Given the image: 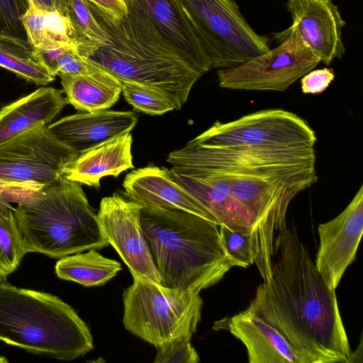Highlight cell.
Instances as JSON below:
<instances>
[{"instance_id":"6da1fadb","label":"cell","mask_w":363,"mask_h":363,"mask_svg":"<svg viewBox=\"0 0 363 363\" xmlns=\"http://www.w3.org/2000/svg\"><path fill=\"white\" fill-rule=\"evenodd\" d=\"M167 161L172 167L211 169L225 179L251 218L254 263L269 281L276 233L286 223L289 203L318 181L314 147L209 148L189 142Z\"/></svg>"},{"instance_id":"4dcf8cb0","label":"cell","mask_w":363,"mask_h":363,"mask_svg":"<svg viewBox=\"0 0 363 363\" xmlns=\"http://www.w3.org/2000/svg\"><path fill=\"white\" fill-rule=\"evenodd\" d=\"M29 6V0H0V37L27 40L21 17Z\"/></svg>"},{"instance_id":"d4e9b609","label":"cell","mask_w":363,"mask_h":363,"mask_svg":"<svg viewBox=\"0 0 363 363\" xmlns=\"http://www.w3.org/2000/svg\"><path fill=\"white\" fill-rule=\"evenodd\" d=\"M0 67L40 86L55 79L27 40L0 37Z\"/></svg>"},{"instance_id":"8d00e7d4","label":"cell","mask_w":363,"mask_h":363,"mask_svg":"<svg viewBox=\"0 0 363 363\" xmlns=\"http://www.w3.org/2000/svg\"><path fill=\"white\" fill-rule=\"evenodd\" d=\"M9 361L5 357L0 356V363H8Z\"/></svg>"},{"instance_id":"ba28073f","label":"cell","mask_w":363,"mask_h":363,"mask_svg":"<svg viewBox=\"0 0 363 363\" xmlns=\"http://www.w3.org/2000/svg\"><path fill=\"white\" fill-rule=\"evenodd\" d=\"M212 68L233 67L270 50L267 38L248 24L234 0H178Z\"/></svg>"},{"instance_id":"ffe728a7","label":"cell","mask_w":363,"mask_h":363,"mask_svg":"<svg viewBox=\"0 0 363 363\" xmlns=\"http://www.w3.org/2000/svg\"><path fill=\"white\" fill-rule=\"evenodd\" d=\"M163 34L202 75L211 60L178 0H137Z\"/></svg>"},{"instance_id":"74e56055","label":"cell","mask_w":363,"mask_h":363,"mask_svg":"<svg viewBox=\"0 0 363 363\" xmlns=\"http://www.w3.org/2000/svg\"><path fill=\"white\" fill-rule=\"evenodd\" d=\"M125 2L128 1V0H124Z\"/></svg>"},{"instance_id":"d6a6232c","label":"cell","mask_w":363,"mask_h":363,"mask_svg":"<svg viewBox=\"0 0 363 363\" xmlns=\"http://www.w3.org/2000/svg\"><path fill=\"white\" fill-rule=\"evenodd\" d=\"M45 185L35 182H18L0 179V203H21L35 196Z\"/></svg>"},{"instance_id":"d590c367","label":"cell","mask_w":363,"mask_h":363,"mask_svg":"<svg viewBox=\"0 0 363 363\" xmlns=\"http://www.w3.org/2000/svg\"><path fill=\"white\" fill-rule=\"evenodd\" d=\"M30 5L47 11H57L56 0H29Z\"/></svg>"},{"instance_id":"7402d4cb","label":"cell","mask_w":363,"mask_h":363,"mask_svg":"<svg viewBox=\"0 0 363 363\" xmlns=\"http://www.w3.org/2000/svg\"><path fill=\"white\" fill-rule=\"evenodd\" d=\"M28 42L36 49L49 50L73 45L70 24L57 11H47L30 5L21 17Z\"/></svg>"},{"instance_id":"83f0119b","label":"cell","mask_w":363,"mask_h":363,"mask_svg":"<svg viewBox=\"0 0 363 363\" xmlns=\"http://www.w3.org/2000/svg\"><path fill=\"white\" fill-rule=\"evenodd\" d=\"M118 82L125 99L135 109L152 116L174 110L170 101L157 90L130 82Z\"/></svg>"},{"instance_id":"d6986e66","label":"cell","mask_w":363,"mask_h":363,"mask_svg":"<svg viewBox=\"0 0 363 363\" xmlns=\"http://www.w3.org/2000/svg\"><path fill=\"white\" fill-rule=\"evenodd\" d=\"M226 325L245 346L250 363H298L285 337L255 313L245 310L228 319Z\"/></svg>"},{"instance_id":"e575fe53","label":"cell","mask_w":363,"mask_h":363,"mask_svg":"<svg viewBox=\"0 0 363 363\" xmlns=\"http://www.w3.org/2000/svg\"><path fill=\"white\" fill-rule=\"evenodd\" d=\"M113 18L122 17L128 13V6L124 0H88Z\"/></svg>"},{"instance_id":"9c48e42d","label":"cell","mask_w":363,"mask_h":363,"mask_svg":"<svg viewBox=\"0 0 363 363\" xmlns=\"http://www.w3.org/2000/svg\"><path fill=\"white\" fill-rule=\"evenodd\" d=\"M317 140L306 121L283 109H266L237 120L216 121L189 141L209 148L312 147Z\"/></svg>"},{"instance_id":"4316f807","label":"cell","mask_w":363,"mask_h":363,"mask_svg":"<svg viewBox=\"0 0 363 363\" xmlns=\"http://www.w3.org/2000/svg\"><path fill=\"white\" fill-rule=\"evenodd\" d=\"M28 253L11 204L0 203V279H6Z\"/></svg>"},{"instance_id":"1f68e13d","label":"cell","mask_w":363,"mask_h":363,"mask_svg":"<svg viewBox=\"0 0 363 363\" xmlns=\"http://www.w3.org/2000/svg\"><path fill=\"white\" fill-rule=\"evenodd\" d=\"M192 336L184 335L158 347L155 363H197L199 356L191 344Z\"/></svg>"},{"instance_id":"3957f363","label":"cell","mask_w":363,"mask_h":363,"mask_svg":"<svg viewBox=\"0 0 363 363\" xmlns=\"http://www.w3.org/2000/svg\"><path fill=\"white\" fill-rule=\"evenodd\" d=\"M87 1L108 40L86 57L118 81L139 84L164 95L179 110L202 76L163 34L137 0L113 18Z\"/></svg>"},{"instance_id":"4fadbf2b","label":"cell","mask_w":363,"mask_h":363,"mask_svg":"<svg viewBox=\"0 0 363 363\" xmlns=\"http://www.w3.org/2000/svg\"><path fill=\"white\" fill-rule=\"evenodd\" d=\"M319 247L314 262L326 285L335 290L354 261L363 233V185L349 205L318 227Z\"/></svg>"},{"instance_id":"9a60e30c","label":"cell","mask_w":363,"mask_h":363,"mask_svg":"<svg viewBox=\"0 0 363 363\" xmlns=\"http://www.w3.org/2000/svg\"><path fill=\"white\" fill-rule=\"evenodd\" d=\"M176 182L206 209L219 225L251 232L252 222L233 198L230 186L217 172L201 167H172Z\"/></svg>"},{"instance_id":"44dd1931","label":"cell","mask_w":363,"mask_h":363,"mask_svg":"<svg viewBox=\"0 0 363 363\" xmlns=\"http://www.w3.org/2000/svg\"><path fill=\"white\" fill-rule=\"evenodd\" d=\"M63 94L43 86L1 108L0 143L38 123H50L68 104Z\"/></svg>"},{"instance_id":"f546056e","label":"cell","mask_w":363,"mask_h":363,"mask_svg":"<svg viewBox=\"0 0 363 363\" xmlns=\"http://www.w3.org/2000/svg\"><path fill=\"white\" fill-rule=\"evenodd\" d=\"M57 70L58 73L86 76L106 83L120 84L116 78L82 55L77 46L69 47L62 53L58 61Z\"/></svg>"},{"instance_id":"7a4b0ae2","label":"cell","mask_w":363,"mask_h":363,"mask_svg":"<svg viewBox=\"0 0 363 363\" xmlns=\"http://www.w3.org/2000/svg\"><path fill=\"white\" fill-rule=\"evenodd\" d=\"M269 281L257 288L246 309L285 337L298 363H350L352 352L331 290L315 267L295 227L277 233Z\"/></svg>"},{"instance_id":"484cf974","label":"cell","mask_w":363,"mask_h":363,"mask_svg":"<svg viewBox=\"0 0 363 363\" xmlns=\"http://www.w3.org/2000/svg\"><path fill=\"white\" fill-rule=\"evenodd\" d=\"M56 9L68 20L73 40L82 55L86 57L108 40L86 0H56Z\"/></svg>"},{"instance_id":"5b68a950","label":"cell","mask_w":363,"mask_h":363,"mask_svg":"<svg viewBox=\"0 0 363 363\" xmlns=\"http://www.w3.org/2000/svg\"><path fill=\"white\" fill-rule=\"evenodd\" d=\"M0 340L28 352L69 361L94 348L93 337L75 311L50 294L0 279Z\"/></svg>"},{"instance_id":"277c9868","label":"cell","mask_w":363,"mask_h":363,"mask_svg":"<svg viewBox=\"0 0 363 363\" xmlns=\"http://www.w3.org/2000/svg\"><path fill=\"white\" fill-rule=\"evenodd\" d=\"M140 221L162 286L200 293L234 267L213 220L184 210L143 206Z\"/></svg>"},{"instance_id":"30bf717a","label":"cell","mask_w":363,"mask_h":363,"mask_svg":"<svg viewBox=\"0 0 363 363\" xmlns=\"http://www.w3.org/2000/svg\"><path fill=\"white\" fill-rule=\"evenodd\" d=\"M279 45L240 65L219 69L222 88L254 91L286 90L320 62L291 26L274 34Z\"/></svg>"},{"instance_id":"836d02e7","label":"cell","mask_w":363,"mask_h":363,"mask_svg":"<svg viewBox=\"0 0 363 363\" xmlns=\"http://www.w3.org/2000/svg\"><path fill=\"white\" fill-rule=\"evenodd\" d=\"M335 79L330 68L311 70L301 79V91L304 94H320L324 91Z\"/></svg>"},{"instance_id":"2e32d148","label":"cell","mask_w":363,"mask_h":363,"mask_svg":"<svg viewBox=\"0 0 363 363\" xmlns=\"http://www.w3.org/2000/svg\"><path fill=\"white\" fill-rule=\"evenodd\" d=\"M137 121L138 117L133 111L104 110L79 112L48 126L55 138L79 154L113 137L130 132Z\"/></svg>"},{"instance_id":"5bb4252c","label":"cell","mask_w":363,"mask_h":363,"mask_svg":"<svg viewBox=\"0 0 363 363\" xmlns=\"http://www.w3.org/2000/svg\"><path fill=\"white\" fill-rule=\"evenodd\" d=\"M291 26L303 43L329 65L345 52L342 30L346 24L332 0H287Z\"/></svg>"},{"instance_id":"e0dca14e","label":"cell","mask_w":363,"mask_h":363,"mask_svg":"<svg viewBox=\"0 0 363 363\" xmlns=\"http://www.w3.org/2000/svg\"><path fill=\"white\" fill-rule=\"evenodd\" d=\"M123 186L127 197L143 206L184 210L216 222L167 168L147 166L133 170L126 174Z\"/></svg>"},{"instance_id":"ac0fdd59","label":"cell","mask_w":363,"mask_h":363,"mask_svg":"<svg viewBox=\"0 0 363 363\" xmlns=\"http://www.w3.org/2000/svg\"><path fill=\"white\" fill-rule=\"evenodd\" d=\"M132 143V134L126 132L81 152L67 165L63 177L98 189L102 177H118L121 172L134 168Z\"/></svg>"},{"instance_id":"8fae6325","label":"cell","mask_w":363,"mask_h":363,"mask_svg":"<svg viewBox=\"0 0 363 363\" xmlns=\"http://www.w3.org/2000/svg\"><path fill=\"white\" fill-rule=\"evenodd\" d=\"M78 155L38 123L0 143V179L46 185L62 178Z\"/></svg>"},{"instance_id":"52a82bcc","label":"cell","mask_w":363,"mask_h":363,"mask_svg":"<svg viewBox=\"0 0 363 363\" xmlns=\"http://www.w3.org/2000/svg\"><path fill=\"white\" fill-rule=\"evenodd\" d=\"M123 294V323L127 330L157 349L184 335L192 336L201 320L199 292L170 289L131 274Z\"/></svg>"},{"instance_id":"603a6c76","label":"cell","mask_w":363,"mask_h":363,"mask_svg":"<svg viewBox=\"0 0 363 363\" xmlns=\"http://www.w3.org/2000/svg\"><path fill=\"white\" fill-rule=\"evenodd\" d=\"M62 91L68 104L82 111L95 112L111 108L119 99L121 84H112L77 74L60 72Z\"/></svg>"},{"instance_id":"7c38bea8","label":"cell","mask_w":363,"mask_h":363,"mask_svg":"<svg viewBox=\"0 0 363 363\" xmlns=\"http://www.w3.org/2000/svg\"><path fill=\"white\" fill-rule=\"evenodd\" d=\"M142 208L140 203L113 194L101 199L96 216L105 238L130 273L161 285L144 237L140 221Z\"/></svg>"},{"instance_id":"cb8c5ba5","label":"cell","mask_w":363,"mask_h":363,"mask_svg":"<svg viewBox=\"0 0 363 363\" xmlns=\"http://www.w3.org/2000/svg\"><path fill=\"white\" fill-rule=\"evenodd\" d=\"M121 270L118 262L102 256L95 249L63 257L55 264L59 278L84 286L103 285Z\"/></svg>"},{"instance_id":"f1b7e54d","label":"cell","mask_w":363,"mask_h":363,"mask_svg":"<svg viewBox=\"0 0 363 363\" xmlns=\"http://www.w3.org/2000/svg\"><path fill=\"white\" fill-rule=\"evenodd\" d=\"M220 240L234 267H247L254 263L250 232L219 225Z\"/></svg>"},{"instance_id":"8992f818","label":"cell","mask_w":363,"mask_h":363,"mask_svg":"<svg viewBox=\"0 0 363 363\" xmlns=\"http://www.w3.org/2000/svg\"><path fill=\"white\" fill-rule=\"evenodd\" d=\"M14 214L28 252L62 258L109 245L81 184L64 177L18 203Z\"/></svg>"}]
</instances>
